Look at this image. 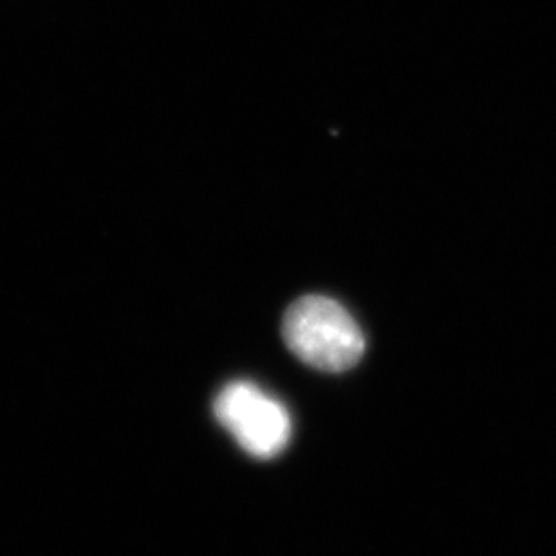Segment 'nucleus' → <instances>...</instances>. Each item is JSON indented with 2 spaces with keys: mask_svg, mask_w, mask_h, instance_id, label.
<instances>
[{
  "mask_svg": "<svg viewBox=\"0 0 556 556\" xmlns=\"http://www.w3.org/2000/svg\"><path fill=\"white\" fill-rule=\"evenodd\" d=\"M282 337L296 358L324 372L349 370L364 356V332L356 320L337 300L320 294L289 305Z\"/></svg>",
  "mask_w": 556,
  "mask_h": 556,
  "instance_id": "f257e3e1",
  "label": "nucleus"
},
{
  "mask_svg": "<svg viewBox=\"0 0 556 556\" xmlns=\"http://www.w3.org/2000/svg\"><path fill=\"white\" fill-rule=\"evenodd\" d=\"M217 421L248 454L274 459L291 439V417L282 403L252 381H231L215 397Z\"/></svg>",
  "mask_w": 556,
  "mask_h": 556,
  "instance_id": "f03ea898",
  "label": "nucleus"
}]
</instances>
